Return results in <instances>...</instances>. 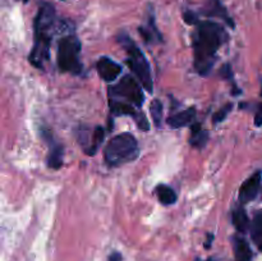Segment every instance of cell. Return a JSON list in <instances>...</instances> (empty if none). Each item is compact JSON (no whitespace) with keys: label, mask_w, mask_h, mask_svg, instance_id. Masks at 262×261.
Returning <instances> with one entry per match:
<instances>
[{"label":"cell","mask_w":262,"mask_h":261,"mask_svg":"<svg viewBox=\"0 0 262 261\" xmlns=\"http://www.w3.org/2000/svg\"><path fill=\"white\" fill-rule=\"evenodd\" d=\"M140 154L138 142L132 133H120L106 145L104 151L105 161L110 166H118L133 161Z\"/></svg>","instance_id":"277c9868"},{"label":"cell","mask_w":262,"mask_h":261,"mask_svg":"<svg viewBox=\"0 0 262 261\" xmlns=\"http://www.w3.org/2000/svg\"><path fill=\"white\" fill-rule=\"evenodd\" d=\"M110 105V112H112L113 115H117V117H122V115H125V117H132L133 119H137V117L140 115L141 110L136 109L135 105L128 104V102L118 101V100H112L109 101Z\"/></svg>","instance_id":"7c38bea8"},{"label":"cell","mask_w":262,"mask_h":261,"mask_svg":"<svg viewBox=\"0 0 262 261\" xmlns=\"http://www.w3.org/2000/svg\"><path fill=\"white\" fill-rule=\"evenodd\" d=\"M196 107H188L187 110H183V112L177 113V114L169 117L166 123H168L169 127L178 129V128L187 127V125L192 124L194 122V119H196Z\"/></svg>","instance_id":"30bf717a"},{"label":"cell","mask_w":262,"mask_h":261,"mask_svg":"<svg viewBox=\"0 0 262 261\" xmlns=\"http://www.w3.org/2000/svg\"><path fill=\"white\" fill-rule=\"evenodd\" d=\"M183 19L186 20L188 25H197V23L200 22L199 19H197V15L194 14L193 12H191V10H187L186 13L183 14Z\"/></svg>","instance_id":"603a6c76"},{"label":"cell","mask_w":262,"mask_h":261,"mask_svg":"<svg viewBox=\"0 0 262 261\" xmlns=\"http://www.w3.org/2000/svg\"><path fill=\"white\" fill-rule=\"evenodd\" d=\"M232 109H233L232 102H229V104H227L225 106H223L222 109H220L217 113H215L214 117H212L214 123H222L223 120H225V118L229 115V113L232 112Z\"/></svg>","instance_id":"7402d4cb"},{"label":"cell","mask_w":262,"mask_h":261,"mask_svg":"<svg viewBox=\"0 0 262 261\" xmlns=\"http://www.w3.org/2000/svg\"><path fill=\"white\" fill-rule=\"evenodd\" d=\"M109 261H123V257H122V255H120V252L114 251V252L110 253Z\"/></svg>","instance_id":"d4e9b609"},{"label":"cell","mask_w":262,"mask_h":261,"mask_svg":"<svg viewBox=\"0 0 262 261\" xmlns=\"http://www.w3.org/2000/svg\"><path fill=\"white\" fill-rule=\"evenodd\" d=\"M118 41L125 49V53H127L125 63H127V66L137 77L143 89L147 92H152V76H151L150 64H148L145 54L130 40V37L125 32H122L118 36Z\"/></svg>","instance_id":"3957f363"},{"label":"cell","mask_w":262,"mask_h":261,"mask_svg":"<svg viewBox=\"0 0 262 261\" xmlns=\"http://www.w3.org/2000/svg\"><path fill=\"white\" fill-rule=\"evenodd\" d=\"M251 238L262 252V211H258L251 223Z\"/></svg>","instance_id":"ac0fdd59"},{"label":"cell","mask_w":262,"mask_h":261,"mask_svg":"<svg viewBox=\"0 0 262 261\" xmlns=\"http://www.w3.org/2000/svg\"><path fill=\"white\" fill-rule=\"evenodd\" d=\"M104 137H105V129L102 127H100V125H97V127L95 128L94 133H92L91 145H90V147L86 150L87 155H95V154H96V151L99 150L102 141H104Z\"/></svg>","instance_id":"d6986e66"},{"label":"cell","mask_w":262,"mask_h":261,"mask_svg":"<svg viewBox=\"0 0 262 261\" xmlns=\"http://www.w3.org/2000/svg\"><path fill=\"white\" fill-rule=\"evenodd\" d=\"M97 73H99L100 78L104 79L105 82H114L117 81L118 77L122 74V66L117 63L113 59L107 58V56H102L99 59L96 64Z\"/></svg>","instance_id":"ba28073f"},{"label":"cell","mask_w":262,"mask_h":261,"mask_svg":"<svg viewBox=\"0 0 262 261\" xmlns=\"http://www.w3.org/2000/svg\"><path fill=\"white\" fill-rule=\"evenodd\" d=\"M192 133L191 138H189V143H191L193 147L202 150V148L206 146L207 141H209V132L206 129H202L201 124L200 123H194L192 125Z\"/></svg>","instance_id":"9a60e30c"},{"label":"cell","mask_w":262,"mask_h":261,"mask_svg":"<svg viewBox=\"0 0 262 261\" xmlns=\"http://www.w3.org/2000/svg\"><path fill=\"white\" fill-rule=\"evenodd\" d=\"M77 140L79 141V143H81V145L84 147V150H86L87 143L90 142V145H91V141L90 140H92V135H90L89 128L84 127V125L79 127L78 130H77Z\"/></svg>","instance_id":"44dd1931"},{"label":"cell","mask_w":262,"mask_h":261,"mask_svg":"<svg viewBox=\"0 0 262 261\" xmlns=\"http://www.w3.org/2000/svg\"><path fill=\"white\" fill-rule=\"evenodd\" d=\"M42 137L43 140L50 145V151H49V156H48L49 168L54 169V170H58V169H60L61 165H63V159H64L63 146L54 142L51 133L46 132V130H43L42 132Z\"/></svg>","instance_id":"9c48e42d"},{"label":"cell","mask_w":262,"mask_h":261,"mask_svg":"<svg viewBox=\"0 0 262 261\" xmlns=\"http://www.w3.org/2000/svg\"><path fill=\"white\" fill-rule=\"evenodd\" d=\"M233 251H234L235 261H252L253 252L251 246L245 238L233 237Z\"/></svg>","instance_id":"8fae6325"},{"label":"cell","mask_w":262,"mask_h":261,"mask_svg":"<svg viewBox=\"0 0 262 261\" xmlns=\"http://www.w3.org/2000/svg\"><path fill=\"white\" fill-rule=\"evenodd\" d=\"M232 220H233V224H234L235 229H237L238 232L246 233L251 228V223H250V219H248V216H247V212H246V210L243 209L242 206L237 207V209L233 211Z\"/></svg>","instance_id":"2e32d148"},{"label":"cell","mask_w":262,"mask_h":261,"mask_svg":"<svg viewBox=\"0 0 262 261\" xmlns=\"http://www.w3.org/2000/svg\"><path fill=\"white\" fill-rule=\"evenodd\" d=\"M109 97L112 100L128 102L140 109L143 104L142 87L132 76H124L117 84L109 87Z\"/></svg>","instance_id":"8992f818"},{"label":"cell","mask_w":262,"mask_h":261,"mask_svg":"<svg viewBox=\"0 0 262 261\" xmlns=\"http://www.w3.org/2000/svg\"><path fill=\"white\" fill-rule=\"evenodd\" d=\"M255 125H257V127H261V125H262V102L260 105H258L257 112H256Z\"/></svg>","instance_id":"cb8c5ba5"},{"label":"cell","mask_w":262,"mask_h":261,"mask_svg":"<svg viewBox=\"0 0 262 261\" xmlns=\"http://www.w3.org/2000/svg\"><path fill=\"white\" fill-rule=\"evenodd\" d=\"M81 42L76 35L69 33L60 38L58 45V67L63 73L81 74Z\"/></svg>","instance_id":"5b68a950"},{"label":"cell","mask_w":262,"mask_h":261,"mask_svg":"<svg viewBox=\"0 0 262 261\" xmlns=\"http://www.w3.org/2000/svg\"><path fill=\"white\" fill-rule=\"evenodd\" d=\"M196 261H201V260H199V258H197V260ZM207 261H211V260H207Z\"/></svg>","instance_id":"4316f807"},{"label":"cell","mask_w":262,"mask_h":261,"mask_svg":"<svg viewBox=\"0 0 262 261\" xmlns=\"http://www.w3.org/2000/svg\"><path fill=\"white\" fill-rule=\"evenodd\" d=\"M204 13L206 15H209V17L222 18V19H224L230 27H234V23H233V20L230 19V17L228 15L227 9L223 7L222 3H220L219 0H210L209 5L204 9Z\"/></svg>","instance_id":"5bb4252c"},{"label":"cell","mask_w":262,"mask_h":261,"mask_svg":"<svg viewBox=\"0 0 262 261\" xmlns=\"http://www.w3.org/2000/svg\"><path fill=\"white\" fill-rule=\"evenodd\" d=\"M261 179V170H257L250 178L243 182V184L239 188V194H238V199H239L241 204H248V202L253 201L256 199V196L258 194V191H260Z\"/></svg>","instance_id":"52a82bcc"},{"label":"cell","mask_w":262,"mask_h":261,"mask_svg":"<svg viewBox=\"0 0 262 261\" xmlns=\"http://www.w3.org/2000/svg\"><path fill=\"white\" fill-rule=\"evenodd\" d=\"M227 31L219 23L212 20L197 23L193 32V66L201 76L210 73L217 50L227 41Z\"/></svg>","instance_id":"6da1fadb"},{"label":"cell","mask_w":262,"mask_h":261,"mask_svg":"<svg viewBox=\"0 0 262 261\" xmlns=\"http://www.w3.org/2000/svg\"><path fill=\"white\" fill-rule=\"evenodd\" d=\"M56 27L55 9L49 3H42L33 20V46L30 61L33 67L43 69L50 55V45Z\"/></svg>","instance_id":"7a4b0ae2"},{"label":"cell","mask_w":262,"mask_h":261,"mask_svg":"<svg viewBox=\"0 0 262 261\" xmlns=\"http://www.w3.org/2000/svg\"><path fill=\"white\" fill-rule=\"evenodd\" d=\"M150 112L156 127H160L161 119H163V104H161L160 100H152V102L150 104Z\"/></svg>","instance_id":"ffe728a7"},{"label":"cell","mask_w":262,"mask_h":261,"mask_svg":"<svg viewBox=\"0 0 262 261\" xmlns=\"http://www.w3.org/2000/svg\"><path fill=\"white\" fill-rule=\"evenodd\" d=\"M138 31H140L141 36L145 38V41L147 44H155V42H160L161 41V35L155 25V14H154L152 12L150 13L147 25L141 26V27L138 28Z\"/></svg>","instance_id":"4fadbf2b"},{"label":"cell","mask_w":262,"mask_h":261,"mask_svg":"<svg viewBox=\"0 0 262 261\" xmlns=\"http://www.w3.org/2000/svg\"><path fill=\"white\" fill-rule=\"evenodd\" d=\"M155 193L158 196L159 201L163 205H173L177 201V193L171 187L166 186V184H158L155 188Z\"/></svg>","instance_id":"e0dca14e"},{"label":"cell","mask_w":262,"mask_h":261,"mask_svg":"<svg viewBox=\"0 0 262 261\" xmlns=\"http://www.w3.org/2000/svg\"><path fill=\"white\" fill-rule=\"evenodd\" d=\"M212 240H214V235H212V234H207V242H206V245H205V247L210 248V246H211Z\"/></svg>","instance_id":"484cf974"}]
</instances>
